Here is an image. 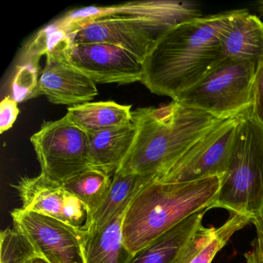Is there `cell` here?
<instances>
[{
    "label": "cell",
    "instance_id": "obj_1",
    "mask_svg": "<svg viewBox=\"0 0 263 263\" xmlns=\"http://www.w3.org/2000/svg\"><path fill=\"white\" fill-rule=\"evenodd\" d=\"M235 10L178 24L155 43L143 62L141 82L175 101L222 59L220 34Z\"/></svg>",
    "mask_w": 263,
    "mask_h": 263
},
{
    "label": "cell",
    "instance_id": "obj_2",
    "mask_svg": "<svg viewBox=\"0 0 263 263\" xmlns=\"http://www.w3.org/2000/svg\"><path fill=\"white\" fill-rule=\"evenodd\" d=\"M224 118L175 101L132 110L135 139L116 171L155 178Z\"/></svg>",
    "mask_w": 263,
    "mask_h": 263
},
{
    "label": "cell",
    "instance_id": "obj_3",
    "mask_svg": "<svg viewBox=\"0 0 263 263\" xmlns=\"http://www.w3.org/2000/svg\"><path fill=\"white\" fill-rule=\"evenodd\" d=\"M222 176L189 182L152 181L133 198L123 221L126 247L132 255L200 211L209 209Z\"/></svg>",
    "mask_w": 263,
    "mask_h": 263
},
{
    "label": "cell",
    "instance_id": "obj_4",
    "mask_svg": "<svg viewBox=\"0 0 263 263\" xmlns=\"http://www.w3.org/2000/svg\"><path fill=\"white\" fill-rule=\"evenodd\" d=\"M251 221L263 215V125L252 107L240 115L227 169L211 205Z\"/></svg>",
    "mask_w": 263,
    "mask_h": 263
},
{
    "label": "cell",
    "instance_id": "obj_5",
    "mask_svg": "<svg viewBox=\"0 0 263 263\" xmlns=\"http://www.w3.org/2000/svg\"><path fill=\"white\" fill-rule=\"evenodd\" d=\"M258 63L224 58L195 85L175 100L183 105L228 118L253 104V85Z\"/></svg>",
    "mask_w": 263,
    "mask_h": 263
},
{
    "label": "cell",
    "instance_id": "obj_6",
    "mask_svg": "<svg viewBox=\"0 0 263 263\" xmlns=\"http://www.w3.org/2000/svg\"><path fill=\"white\" fill-rule=\"evenodd\" d=\"M30 141L41 165V174L53 181L63 184L91 167L88 135L67 115L58 121L44 122Z\"/></svg>",
    "mask_w": 263,
    "mask_h": 263
},
{
    "label": "cell",
    "instance_id": "obj_7",
    "mask_svg": "<svg viewBox=\"0 0 263 263\" xmlns=\"http://www.w3.org/2000/svg\"><path fill=\"white\" fill-rule=\"evenodd\" d=\"M47 50L46 64L39 80V95H45L52 104L78 105L98 95L95 83L70 61L72 41L54 24L44 29Z\"/></svg>",
    "mask_w": 263,
    "mask_h": 263
},
{
    "label": "cell",
    "instance_id": "obj_8",
    "mask_svg": "<svg viewBox=\"0 0 263 263\" xmlns=\"http://www.w3.org/2000/svg\"><path fill=\"white\" fill-rule=\"evenodd\" d=\"M241 115L220 121L154 181L189 182L222 176L227 169Z\"/></svg>",
    "mask_w": 263,
    "mask_h": 263
},
{
    "label": "cell",
    "instance_id": "obj_9",
    "mask_svg": "<svg viewBox=\"0 0 263 263\" xmlns=\"http://www.w3.org/2000/svg\"><path fill=\"white\" fill-rule=\"evenodd\" d=\"M174 27L155 20L113 15L90 21L68 35L73 44L102 43L118 46L143 63L156 41Z\"/></svg>",
    "mask_w": 263,
    "mask_h": 263
},
{
    "label": "cell",
    "instance_id": "obj_10",
    "mask_svg": "<svg viewBox=\"0 0 263 263\" xmlns=\"http://www.w3.org/2000/svg\"><path fill=\"white\" fill-rule=\"evenodd\" d=\"M14 229L31 241L50 263H84V232L47 215L16 209L11 212Z\"/></svg>",
    "mask_w": 263,
    "mask_h": 263
},
{
    "label": "cell",
    "instance_id": "obj_11",
    "mask_svg": "<svg viewBox=\"0 0 263 263\" xmlns=\"http://www.w3.org/2000/svg\"><path fill=\"white\" fill-rule=\"evenodd\" d=\"M113 15L155 20L175 26L202 16L199 7L191 1H134L107 7L90 6L77 9L68 12L53 24L69 34L90 21Z\"/></svg>",
    "mask_w": 263,
    "mask_h": 263
},
{
    "label": "cell",
    "instance_id": "obj_12",
    "mask_svg": "<svg viewBox=\"0 0 263 263\" xmlns=\"http://www.w3.org/2000/svg\"><path fill=\"white\" fill-rule=\"evenodd\" d=\"M70 58L72 64L95 83L125 84L142 80L143 63L118 46L72 44Z\"/></svg>",
    "mask_w": 263,
    "mask_h": 263
},
{
    "label": "cell",
    "instance_id": "obj_13",
    "mask_svg": "<svg viewBox=\"0 0 263 263\" xmlns=\"http://www.w3.org/2000/svg\"><path fill=\"white\" fill-rule=\"evenodd\" d=\"M223 58L259 63L263 58V22L247 10H236L220 34Z\"/></svg>",
    "mask_w": 263,
    "mask_h": 263
},
{
    "label": "cell",
    "instance_id": "obj_14",
    "mask_svg": "<svg viewBox=\"0 0 263 263\" xmlns=\"http://www.w3.org/2000/svg\"><path fill=\"white\" fill-rule=\"evenodd\" d=\"M13 187L21 198V209L64 223V210L71 193L66 190L63 184L40 174L33 178L24 177Z\"/></svg>",
    "mask_w": 263,
    "mask_h": 263
},
{
    "label": "cell",
    "instance_id": "obj_15",
    "mask_svg": "<svg viewBox=\"0 0 263 263\" xmlns=\"http://www.w3.org/2000/svg\"><path fill=\"white\" fill-rule=\"evenodd\" d=\"M127 207L100 230L84 232L82 252L84 263L130 262L134 255L126 247L123 235V221Z\"/></svg>",
    "mask_w": 263,
    "mask_h": 263
},
{
    "label": "cell",
    "instance_id": "obj_16",
    "mask_svg": "<svg viewBox=\"0 0 263 263\" xmlns=\"http://www.w3.org/2000/svg\"><path fill=\"white\" fill-rule=\"evenodd\" d=\"M250 222L251 220L244 215L230 214L229 219L218 229L201 224L189 240L177 263H212L232 235Z\"/></svg>",
    "mask_w": 263,
    "mask_h": 263
},
{
    "label": "cell",
    "instance_id": "obj_17",
    "mask_svg": "<svg viewBox=\"0 0 263 263\" xmlns=\"http://www.w3.org/2000/svg\"><path fill=\"white\" fill-rule=\"evenodd\" d=\"M132 123L88 134V152L93 168L114 175L128 153L135 136Z\"/></svg>",
    "mask_w": 263,
    "mask_h": 263
},
{
    "label": "cell",
    "instance_id": "obj_18",
    "mask_svg": "<svg viewBox=\"0 0 263 263\" xmlns=\"http://www.w3.org/2000/svg\"><path fill=\"white\" fill-rule=\"evenodd\" d=\"M209 209L187 217L134 255L129 263H177Z\"/></svg>",
    "mask_w": 263,
    "mask_h": 263
},
{
    "label": "cell",
    "instance_id": "obj_19",
    "mask_svg": "<svg viewBox=\"0 0 263 263\" xmlns=\"http://www.w3.org/2000/svg\"><path fill=\"white\" fill-rule=\"evenodd\" d=\"M154 180L155 177L153 176L124 174L116 171L114 174L111 186L107 197L92 214L88 231L102 229L121 211L130 204L140 191Z\"/></svg>",
    "mask_w": 263,
    "mask_h": 263
},
{
    "label": "cell",
    "instance_id": "obj_20",
    "mask_svg": "<svg viewBox=\"0 0 263 263\" xmlns=\"http://www.w3.org/2000/svg\"><path fill=\"white\" fill-rule=\"evenodd\" d=\"M67 115L88 135L132 123V105L114 101L87 102L68 107Z\"/></svg>",
    "mask_w": 263,
    "mask_h": 263
},
{
    "label": "cell",
    "instance_id": "obj_21",
    "mask_svg": "<svg viewBox=\"0 0 263 263\" xmlns=\"http://www.w3.org/2000/svg\"><path fill=\"white\" fill-rule=\"evenodd\" d=\"M113 175L99 169L90 168L63 183L66 190L79 198L93 213L110 191Z\"/></svg>",
    "mask_w": 263,
    "mask_h": 263
},
{
    "label": "cell",
    "instance_id": "obj_22",
    "mask_svg": "<svg viewBox=\"0 0 263 263\" xmlns=\"http://www.w3.org/2000/svg\"><path fill=\"white\" fill-rule=\"evenodd\" d=\"M41 57L24 50L12 84V98L17 103L40 96L39 61Z\"/></svg>",
    "mask_w": 263,
    "mask_h": 263
},
{
    "label": "cell",
    "instance_id": "obj_23",
    "mask_svg": "<svg viewBox=\"0 0 263 263\" xmlns=\"http://www.w3.org/2000/svg\"><path fill=\"white\" fill-rule=\"evenodd\" d=\"M0 252V263H30L41 257L28 238L15 229L1 232Z\"/></svg>",
    "mask_w": 263,
    "mask_h": 263
},
{
    "label": "cell",
    "instance_id": "obj_24",
    "mask_svg": "<svg viewBox=\"0 0 263 263\" xmlns=\"http://www.w3.org/2000/svg\"><path fill=\"white\" fill-rule=\"evenodd\" d=\"M255 226V237L251 243V248L244 254L247 263H263V215L252 221Z\"/></svg>",
    "mask_w": 263,
    "mask_h": 263
},
{
    "label": "cell",
    "instance_id": "obj_25",
    "mask_svg": "<svg viewBox=\"0 0 263 263\" xmlns=\"http://www.w3.org/2000/svg\"><path fill=\"white\" fill-rule=\"evenodd\" d=\"M18 103L12 97L7 96L0 104V133L10 130L20 114Z\"/></svg>",
    "mask_w": 263,
    "mask_h": 263
},
{
    "label": "cell",
    "instance_id": "obj_26",
    "mask_svg": "<svg viewBox=\"0 0 263 263\" xmlns=\"http://www.w3.org/2000/svg\"><path fill=\"white\" fill-rule=\"evenodd\" d=\"M252 112L263 125V58L258 63L253 85Z\"/></svg>",
    "mask_w": 263,
    "mask_h": 263
},
{
    "label": "cell",
    "instance_id": "obj_27",
    "mask_svg": "<svg viewBox=\"0 0 263 263\" xmlns=\"http://www.w3.org/2000/svg\"><path fill=\"white\" fill-rule=\"evenodd\" d=\"M32 263H50L47 259L43 258V257H38V258H34L32 261Z\"/></svg>",
    "mask_w": 263,
    "mask_h": 263
},
{
    "label": "cell",
    "instance_id": "obj_28",
    "mask_svg": "<svg viewBox=\"0 0 263 263\" xmlns=\"http://www.w3.org/2000/svg\"><path fill=\"white\" fill-rule=\"evenodd\" d=\"M257 9L261 14L263 15V0L257 3Z\"/></svg>",
    "mask_w": 263,
    "mask_h": 263
},
{
    "label": "cell",
    "instance_id": "obj_29",
    "mask_svg": "<svg viewBox=\"0 0 263 263\" xmlns=\"http://www.w3.org/2000/svg\"><path fill=\"white\" fill-rule=\"evenodd\" d=\"M32 261H31V262H30V263H32Z\"/></svg>",
    "mask_w": 263,
    "mask_h": 263
}]
</instances>
